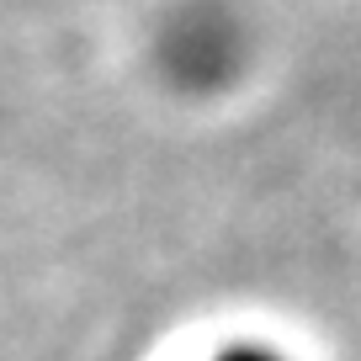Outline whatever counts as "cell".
Here are the masks:
<instances>
[{
    "instance_id": "6da1fadb",
    "label": "cell",
    "mask_w": 361,
    "mask_h": 361,
    "mask_svg": "<svg viewBox=\"0 0 361 361\" xmlns=\"http://www.w3.org/2000/svg\"><path fill=\"white\" fill-rule=\"evenodd\" d=\"M218 361H282L276 350H266V345H234V350H224Z\"/></svg>"
}]
</instances>
